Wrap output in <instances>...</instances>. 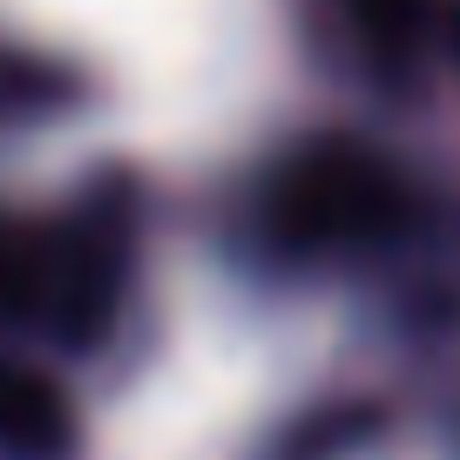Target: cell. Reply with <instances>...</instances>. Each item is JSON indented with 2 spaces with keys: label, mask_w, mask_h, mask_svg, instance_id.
<instances>
[{
  "label": "cell",
  "mask_w": 460,
  "mask_h": 460,
  "mask_svg": "<svg viewBox=\"0 0 460 460\" xmlns=\"http://www.w3.org/2000/svg\"><path fill=\"white\" fill-rule=\"evenodd\" d=\"M136 176L109 170L75 197V210L55 230V278H48V318L41 339H55L61 352H95L115 332L122 291H129L136 264Z\"/></svg>",
  "instance_id": "cell-2"
},
{
  "label": "cell",
  "mask_w": 460,
  "mask_h": 460,
  "mask_svg": "<svg viewBox=\"0 0 460 460\" xmlns=\"http://www.w3.org/2000/svg\"><path fill=\"white\" fill-rule=\"evenodd\" d=\"M413 224V190L386 156L325 136L291 149L264 183V230L291 258H339V251H386Z\"/></svg>",
  "instance_id": "cell-1"
},
{
  "label": "cell",
  "mask_w": 460,
  "mask_h": 460,
  "mask_svg": "<svg viewBox=\"0 0 460 460\" xmlns=\"http://www.w3.org/2000/svg\"><path fill=\"white\" fill-rule=\"evenodd\" d=\"M75 406L41 366L0 359V460H75Z\"/></svg>",
  "instance_id": "cell-3"
},
{
  "label": "cell",
  "mask_w": 460,
  "mask_h": 460,
  "mask_svg": "<svg viewBox=\"0 0 460 460\" xmlns=\"http://www.w3.org/2000/svg\"><path fill=\"white\" fill-rule=\"evenodd\" d=\"M75 102H82V75L75 68H61L48 55H28V48H0V129L61 115Z\"/></svg>",
  "instance_id": "cell-5"
},
{
  "label": "cell",
  "mask_w": 460,
  "mask_h": 460,
  "mask_svg": "<svg viewBox=\"0 0 460 460\" xmlns=\"http://www.w3.org/2000/svg\"><path fill=\"white\" fill-rule=\"evenodd\" d=\"M48 278H55V230L0 217V332H41Z\"/></svg>",
  "instance_id": "cell-4"
},
{
  "label": "cell",
  "mask_w": 460,
  "mask_h": 460,
  "mask_svg": "<svg viewBox=\"0 0 460 460\" xmlns=\"http://www.w3.org/2000/svg\"><path fill=\"white\" fill-rule=\"evenodd\" d=\"M366 427H379V420H366V406H345V413H318V420H305V427L285 440V454H278V460H332L345 440H359Z\"/></svg>",
  "instance_id": "cell-6"
}]
</instances>
